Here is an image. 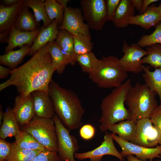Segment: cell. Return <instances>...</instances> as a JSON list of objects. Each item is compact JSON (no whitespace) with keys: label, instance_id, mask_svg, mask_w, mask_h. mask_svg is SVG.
I'll return each instance as SVG.
<instances>
[{"label":"cell","instance_id":"obj_1","mask_svg":"<svg viewBox=\"0 0 161 161\" xmlns=\"http://www.w3.org/2000/svg\"><path fill=\"white\" fill-rule=\"evenodd\" d=\"M55 71L45 45L24 64L11 69L10 78L0 84V90L14 85L19 95L22 96L37 91L48 94L49 86Z\"/></svg>","mask_w":161,"mask_h":161},{"label":"cell","instance_id":"obj_2","mask_svg":"<svg viewBox=\"0 0 161 161\" xmlns=\"http://www.w3.org/2000/svg\"><path fill=\"white\" fill-rule=\"evenodd\" d=\"M48 94L52 101L55 114L66 128L72 130L83 126L85 110L75 93L61 87L52 80L49 86Z\"/></svg>","mask_w":161,"mask_h":161},{"label":"cell","instance_id":"obj_3","mask_svg":"<svg viewBox=\"0 0 161 161\" xmlns=\"http://www.w3.org/2000/svg\"><path fill=\"white\" fill-rule=\"evenodd\" d=\"M131 82L130 79L127 80L102 99L100 105L101 116L99 120V128L102 131H106L118 122L131 120V114L125 106Z\"/></svg>","mask_w":161,"mask_h":161},{"label":"cell","instance_id":"obj_4","mask_svg":"<svg viewBox=\"0 0 161 161\" xmlns=\"http://www.w3.org/2000/svg\"><path fill=\"white\" fill-rule=\"evenodd\" d=\"M125 104L128 106L132 117L136 124L137 121L144 118H149L159 106L155 98V92L151 91L147 85L136 83L131 85L127 94Z\"/></svg>","mask_w":161,"mask_h":161},{"label":"cell","instance_id":"obj_5","mask_svg":"<svg viewBox=\"0 0 161 161\" xmlns=\"http://www.w3.org/2000/svg\"><path fill=\"white\" fill-rule=\"evenodd\" d=\"M97 69L89 75L90 79L99 87L117 88L127 78L128 74L114 56H103Z\"/></svg>","mask_w":161,"mask_h":161},{"label":"cell","instance_id":"obj_6","mask_svg":"<svg viewBox=\"0 0 161 161\" xmlns=\"http://www.w3.org/2000/svg\"><path fill=\"white\" fill-rule=\"evenodd\" d=\"M22 130L32 135L45 148L58 151V140L56 128L52 118H46L35 115Z\"/></svg>","mask_w":161,"mask_h":161},{"label":"cell","instance_id":"obj_7","mask_svg":"<svg viewBox=\"0 0 161 161\" xmlns=\"http://www.w3.org/2000/svg\"><path fill=\"white\" fill-rule=\"evenodd\" d=\"M58 140V151L63 161H76L74 154L80 147L76 137L70 133V130L62 123L57 115L53 117Z\"/></svg>","mask_w":161,"mask_h":161},{"label":"cell","instance_id":"obj_8","mask_svg":"<svg viewBox=\"0 0 161 161\" xmlns=\"http://www.w3.org/2000/svg\"><path fill=\"white\" fill-rule=\"evenodd\" d=\"M80 4L89 28L97 30L102 29L108 21L106 0H81Z\"/></svg>","mask_w":161,"mask_h":161},{"label":"cell","instance_id":"obj_9","mask_svg":"<svg viewBox=\"0 0 161 161\" xmlns=\"http://www.w3.org/2000/svg\"><path fill=\"white\" fill-rule=\"evenodd\" d=\"M122 51L123 56L120 59L121 66L126 72L138 74L143 70L142 59L148 54L137 43L128 44L126 41H123Z\"/></svg>","mask_w":161,"mask_h":161},{"label":"cell","instance_id":"obj_10","mask_svg":"<svg viewBox=\"0 0 161 161\" xmlns=\"http://www.w3.org/2000/svg\"><path fill=\"white\" fill-rule=\"evenodd\" d=\"M135 135L130 142L140 146L152 148L159 144L158 131L149 118L138 120Z\"/></svg>","mask_w":161,"mask_h":161},{"label":"cell","instance_id":"obj_11","mask_svg":"<svg viewBox=\"0 0 161 161\" xmlns=\"http://www.w3.org/2000/svg\"><path fill=\"white\" fill-rule=\"evenodd\" d=\"M111 134L113 140L120 147L121 151L120 153L123 157L130 155H135L136 157L143 161L147 160H152L155 158L161 159V145L152 148L145 147L125 141L115 134Z\"/></svg>","mask_w":161,"mask_h":161},{"label":"cell","instance_id":"obj_12","mask_svg":"<svg viewBox=\"0 0 161 161\" xmlns=\"http://www.w3.org/2000/svg\"><path fill=\"white\" fill-rule=\"evenodd\" d=\"M83 18L80 9L66 7L64 9L63 21L58 29L66 30L73 35L82 34L91 36L89 28L84 23Z\"/></svg>","mask_w":161,"mask_h":161},{"label":"cell","instance_id":"obj_13","mask_svg":"<svg viewBox=\"0 0 161 161\" xmlns=\"http://www.w3.org/2000/svg\"><path fill=\"white\" fill-rule=\"evenodd\" d=\"M111 134L105 132L103 140L98 147L91 151L83 153H75V158L79 160L89 159L90 161H101L103 156L110 155L115 156L120 161H124L123 157L116 148Z\"/></svg>","mask_w":161,"mask_h":161},{"label":"cell","instance_id":"obj_14","mask_svg":"<svg viewBox=\"0 0 161 161\" xmlns=\"http://www.w3.org/2000/svg\"><path fill=\"white\" fill-rule=\"evenodd\" d=\"M25 5L24 0H19L12 6L6 7L2 4L0 5V39L4 40L9 34L11 29L15 27L19 13Z\"/></svg>","mask_w":161,"mask_h":161},{"label":"cell","instance_id":"obj_15","mask_svg":"<svg viewBox=\"0 0 161 161\" xmlns=\"http://www.w3.org/2000/svg\"><path fill=\"white\" fill-rule=\"evenodd\" d=\"M12 110L20 125L23 126L29 123L35 115L31 94L17 96Z\"/></svg>","mask_w":161,"mask_h":161},{"label":"cell","instance_id":"obj_16","mask_svg":"<svg viewBox=\"0 0 161 161\" xmlns=\"http://www.w3.org/2000/svg\"><path fill=\"white\" fill-rule=\"evenodd\" d=\"M41 28L30 32L23 31L13 27L11 30L7 40L8 45L5 48L7 53L18 47L21 48L26 45L32 46L33 42L39 33Z\"/></svg>","mask_w":161,"mask_h":161},{"label":"cell","instance_id":"obj_17","mask_svg":"<svg viewBox=\"0 0 161 161\" xmlns=\"http://www.w3.org/2000/svg\"><path fill=\"white\" fill-rule=\"evenodd\" d=\"M31 94L33 98L35 115L42 118H52L55 112L52 101L48 94L37 91Z\"/></svg>","mask_w":161,"mask_h":161},{"label":"cell","instance_id":"obj_18","mask_svg":"<svg viewBox=\"0 0 161 161\" xmlns=\"http://www.w3.org/2000/svg\"><path fill=\"white\" fill-rule=\"evenodd\" d=\"M57 22L54 20L47 27H41L39 33L31 47L29 55L33 56L38 50L47 44L56 39L59 32Z\"/></svg>","mask_w":161,"mask_h":161},{"label":"cell","instance_id":"obj_19","mask_svg":"<svg viewBox=\"0 0 161 161\" xmlns=\"http://www.w3.org/2000/svg\"><path fill=\"white\" fill-rule=\"evenodd\" d=\"M55 41L68 64L74 65L77 62V55L74 49L73 35L66 30H60Z\"/></svg>","mask_w":161,"mask_h":161},{"label":"cell","instance_id":"obj_20","mask_svg":"<svg viewBox=\"0 0 161 161\" xmlns=\"http://www.w3.org/2000/svg\"><path fill=\"white\" fill-rule=\"evenodd\" d=\"M135 14V8L131 0H121L112 21L116 28H125L129 24Z\"/></svg>","mask_w":161,"mask_h":161},{"label":"cell","instance_id":"obj_21","mask_svg":"<svg viewBox=\"0 0 161 161\" xmlns=\"http://www.w3.org/2000/svg\"><path fill=\"white\" fill-rule=\"evenodd\" d=\"M19 123L12 109L10 108L4 112L0 129V138L15 137L21 131Z\"/></svg>","mask_w":161,"mask_h":161},{"label":"cell","instance_id":"obj_22","mask_svg":"<svg viewBox=\"0 0 161 161\" xmlns=\"http://www.w3.org/2000/svg\"><path fill=\"white\" fill-rule=\"evenodd\" d=\"M161 21V14L156 11L153 5L143 13L135 16L130 20L129 24L139 26L146 30L157 26Z\"/></svg>","mask_w":161,"mask_h":161},{"label":"cell","instance_id":"obj_23","mask_svg":"<svg viewBox=\"0 0 161 161\" xmlns=\"http://www.w3.org/2000/svg\"><path fill=\"white\" fill-rule=\"evenodd\" d=\"M31 46L24 45L16 50H11L0 56V64L8 66L12 69L16 68L25 57L29 55Z\"/></svg>","mask_w":161,"mask_h":161},{"label":"cell","instance_id":"obj_24","mask_svg":"<svg viewBox=\"0 0 161 161\" xmlns=\"http://www.w3.org/2000/svg\"><path fill=\"white\" fill-rule=\"evenodd\" d=\"M150 66L143 65L144 73L143 75L145 84L152 92L158 95L161 105V67L155 68L153 71L150 70Z\"/></svg>","mask_w":161,"mask_h":161},{"label":"cell","instance_id":"obj_25","mask_svg":"<svg viewBox=\"0 0 161 161\" xmlns=\"http://www.w3.org/2000/svg\"><path fill=\"white\" fill-rule=\"evenodd\" d=\"M136 124L131 120H126L119 122L111 126L109 130L112 133L117 134L121 139L131 142L136 131Z\"/></svg>","mask_w":161,"mask_h":161},{"label":"cell","instance_id":"obj_26","mask_svg":"<svg viewBox=\"0 0 161 161\" xmlns=\"http://www.w3.org/2000/svg\"><path fill=\"white\" fill-rule=\"evenodd\" d=\"M38 24L35 16L29 12V7L25 6L19 13L15 27L22 31L30 32L37 29Z\"/></svg>","mask_w":161,"mask_h":161},{"label":"cell","instance_id":"obj_27","mask_svg":"<svg viewBox=\"0 0 161 161\" xmlns=\"http://www.w3.org/2000/svg\"><path fill=\"white\" fill-rule=\"evenodd\" d=\"M46 45L47 49L51 56L55 71L59 74H62L68 64L67 59L55 41L49 43Z\"/></svg>","mask_w":161,"mask_h":161},{"label":"cell","instance_id":"obj_28","mask_svg":"<svg viewBox=\"0 0 161 161\" xmlns=\"http://www.w3.org/2000/svg\"><path fill=\"white\" fill-rule=\"evenodd\" d=\"M15 137V143L21 148L40 151L46 149L32 135L25 131L21 130Z\"/></svg>","mask_w":161,"mask_h":161},{"label":"cell","instance_id":"obj_29","mask_svg":"<svg viewBox=\"0 0 161 161\" xmlns=\"http://www.w3.org/2000/svg\"><path fill=\"white\" fill-rule=\"evenodd\" d=\"M24 2L25 6L32 10L37 22L39 23L41 21H43L44 27H47L51 24L52 21L47 15L44 0H24Z\"/></svg>","mask_w":161,"mask_h":161},{"label":"cell","instance_id":"obj_30","mask_svg":"<svg viewBox=\"0 0 161 161\" xmlns=\"http://www.w3.org/2000/svg\"><path fill=\"white\" fill-rule=\"evenodd\" d=\"M76 60L82 71L89 75L97 69L100 62V59H98L92 52L77 55Z\"/></svg>","mask_w":161,"mask_h":161},{"label":"cell","instance_id":"obj_31","mask_svg":"<svg viewBox=\"0 0 161 161\" xmlns=\"http://www.w3.org/2000/svg\"><path fill=\"white\" fill-rule=\"evenodd\" d=\"M41 151L24 149L13 142L12 143L11 150L6 161H31Z\"/></svg>","mask_w":161,"mask_h":161},{"label":"cell","instance_id":"obj_32","mask_svg":"<svg viewBox=\"0 0 161 161\" xmlns=\"http://www.w3.org/2000/svg\"><path fill=\"white\" fill-rule=\"evenodd\" d=\"M44 4L48 17L52 21L55 20L58 26L62 24L64 17V7L57 0H46Z\"/></svg>","mask_w":161,"mask_h":161},{"label":"cell","instance_id":"obj_33","mask_svg":"<svg viewBox=\"0 0 161 161\" xmlns=\"http://www.w3.org/2000/svg\"><path fill=\"white\" fill-rule=\"evenodd\" d=\"M147 55L142 60L143 64H148L155 68L161 67V44H157L147 47Z\"/></svg>","mask_w":161,"mask_h":161},{"label":"cell","instance_id":"obj_34","mask_svg":"<svg viewBox=\"0 0 161 161\" xmlns=\"http://www.w3.org/2000/svg\"><path fill=\"white\" fill-rule=\"evenodd\" d=\"M73 35L74 49L77 55H83L92 52L93 44L91 41V36L82 34Z\"/></svg>","mask_w":161,"mask_h":161},{"label":"cell","instance_id":"obj_35","mask_svg":"<svg viewBox=\"0 0 161 161\" xmlns=\"http://www.w3.org/2000/svg\"><path fill=\"white\" fill-rule=\"evenodd\" d=\"M137 44L141 47H148L154 44H161V21L156 26L152 33L143 35Z\"/></svg>","mask_w":161,"mask_h":161},{"label":"cell","instance_id":"obj_36","mask_svg":"<svg viewBox=\"0 0 161 161\" xmlns=\"http://www.w3.org/2000/svg\"><path fill=\"white\" fill-rule=\"evenodd\" d=\"M31 161H63L57 152L46 149L41 151Z\"/></svg>","mask_w":161,"mask_h":161},{"label":"cell","instance_id":"obj_37","mask_svg":"<svg viewBox=\"0 0 161 161\" xmlns=\"http://www.w3.org/2000/svg\"><path fill=\"white\" fill-rule=\"evenodd\" d=\"M149 118L158 131L160 137L159 144L161 145V105L158 106L154 109Z\"/></svg>","mask_w":161,"mask_h":161},{"label":"cell","instance_id":"obj_38","mask_svg":"<svg viewBox=\"0 0 161 161\" xmlns=\"http://www.w3.org/2000/svg\"><path fill=\"white\" fill-rule=\"evenodd\" d=\"M95 130L94 126L89 124L82 126L79 131V134L83 139L88 140L92 139L95 136Z\"/></svg>","mask_w":161,"mask_h":161},{"label":"cell","instance_id":"obj_39","mask_svg":"<svg viewBox=\"0 0 161 161\" xmlns=\"http://www.w3.org/2000/svg\"><path fill=\"white\" fill-rule=\"evenodd\" d=\"M12 149V143L0 138V161H6Z\"/></svg>","mask_w":161,"mask_h":161},{"label":"cell","instance_id":"obj_40","mask_svg":"<svg viewBox=\"0 0 161 161\" xmlns=\"http://www.w3.org/2000/svg\"><path fill=\"white\" fill-rule=\"evenodd\" d=\"M121 0H106L108 21H112Z\"/></svg>","mask_w":161,"mask_h":161},{"label":"cell","instance_id":"obj_41","mask_svg":"<svg viewBox=\"0 0 161 161\" xmlns=\"http://www.w3.org/2000/svg\"><path fill=\"white\" fill-rule=\"evenodd\" d=\"M11 70L9 68L0 65V78L2 79L7 77L8 75L10 74Z\"/></svg>","mask_w":161,"mask_h":161},{"label":"cell","instance_id":"obj_42","mask_svg":"<svg viewBox=\"0 0 161 161\" xmlns=\"http://www.w3.org/2000/svg\"><path fill=\"white\" fill-rule=\"evenodd\" d=\"M158 1H159L158 0H143L142 7L140 12L139 14H142L145 12L151 4Z\"/></svg>","mask_w":161,"mask_h":161},{"label":"cell","instance_id":"obj_43","mask_svg":"<svg viewBox=\"0 0 161 161\" xmlns=\"http://www.w3.org/2000/svg\"><path fill=\"white\" fill-rule=\"evenodd\" d=\"M131 1L135 9L140 12L142 7L143 0H131Z\"/></svg>","mask_w":161,"mask_h":161},{"label":"cell","instance_id":"obj_44","mask_svg":"<svg viewBox=\"0 0 161 161\" xmlns=\"http://www.w3.org/2000/svg\"><path fill=\"white\" fill-rule=\"evenodd\" d=\"M19 0H3V4L6 7L12 6L18 3Z\"/></svg>","mask_w":161,"mask_h":161},{"label":"cell","instance_id":"obj_45","mask_svg":"<svg viewBox=\"0 0 161 161\" xmlns=\"http://www.w3.org/2000/svg\"><path fill=\"white\" fill-rule=\"evenodd\" d=\"M128 161H143L137 158L133 155H130L127 156ZM145 161H147L146 160ZM149 161H153L152 160H149ZM154 161H161V160H158Z\"/></svg>","mask_w":161,"mask_h":161},{"label":"cell","instance_id":"obj_46","mask_svg":"<svg viewBox=\"0 0 161 161\" xmlns=\"http://www.w3.org/2000/svg\"><path fill=\"white\" fill-rule=\"evenodd\" d=\"M57 2L64 8L66 6L67 3L70 1L69 0H57Z\"/></svg>","mask_w":161,"mask_h":161},{"label":"cell","instance_id":"obj_47","mask_svg":"<svg viewBox=\"0 0 161 161\" xmlns=\"http://www.w3.org/2000/svg\"><path fill=\"white\" fill-rule=\"evenodd\" d=\"M154 9L159 13L161 14V2L157 6L153 5Z\"/></svg>","mask_w":161,"mask_h":161},{"label":"cell","instance_id":"obj_48","mask_svg":"<svg viewBox=\"0 0 161 161\" xmlns=\"http://www.w3.org/2000/svg\"><path fill=\"white\" fill-rule=\"evenodd\" d=\"M4 112H3L2 109V107L1 105L0 106V125H1V124L2 123V119L3 118V115H4Z\"/></svg>","mask_w":161,"mask_h":161},{"label":"cell","instance_id":"obj_49","mask_svg":"<svg viewBox=\"0 0 161 161\" xmlns=\"http://www.w3.org/2000/svg\"></svg>","mask_w":161,"mask_h":161}]
</instances>
